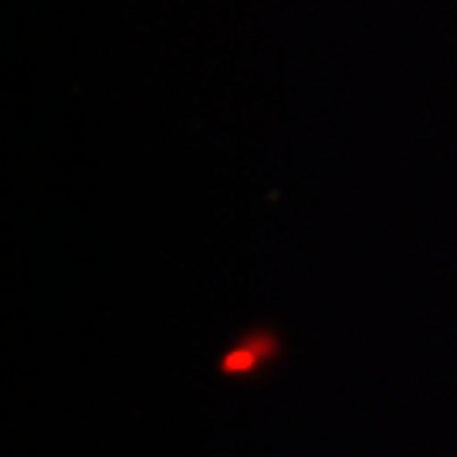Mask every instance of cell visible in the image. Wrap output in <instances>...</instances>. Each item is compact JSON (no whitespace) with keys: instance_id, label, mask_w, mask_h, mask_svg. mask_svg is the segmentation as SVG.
<instances>
[]
</instances>
